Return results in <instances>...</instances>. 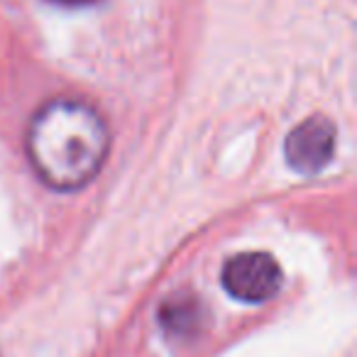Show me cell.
Masks as SVG:
<instances>
[{
  "label": "cell",
  "mask_w": 357,
  "mask_h": 357,
  "mask_svg": "<svg viewBox=\"0 0 357 357\" xmlns=\"http://www.w3.org/2000/svg\"><path fill=\"white\" fill-rule=\"evenodd\" d=\"M108 125L98 110L69 98L40 108L25 137L32 169L56 191H76L93 181L108 157Z\"/></svg>",
  "instance_id": "obj_1"
},
{
  "label": "cell",
  "mask_w": 357,
  "mask_h": 357,
  "mask_svg": "<svg viewBox=\"0 0 357 357\" xmlns=\"http://www.w3.org/2000/svg\"><path fill=\"white\" fill-rule=\"evenodd\" d=\"M159 323H162L169 335L186 337V335H191V333H196L201 326L199 298L186 296V294L167 298L164 306L159 308Z\"/></svg>",
  "instance_id": "obj_4"
},
{
  "label": "cell",
  "mask_w": 357,
  "mask_h": 357,
  "mask_svg": "<svg viewBox=\"0 0 357 357\" xmlns=\"http://www.w3.org/2000/svg\"><path fill=\"white\" fill-rule=\"evenodd\" d=\"M284 154L291 169L298 174H318L328 167L335 154V128L323 115L303 120L289 132Z\"/></svg>",
  "instance_id": "obj_3"
},
{
  "label": "cell",
  "mask_w": 357,
  "mask_h": 357,
  "mask_svg": "<svg viewBox=\"0 0 357 357\" xmlns=\"http://www.w3.org/2000/svg\"><path fill=\"white\" fill-rule=\"evenodd\" d=\"M50 3L66 6V8H81V6H91V3H96V0H50Z\"/></svg>",
  "instance_id": "obj_5"
},
{
  "label": "cell",
  "mask_w": 357,
  "mask_h": 357,
  "mask_svg": "<svg viewBox=\"0 0 357 357\" xmlns=\"http://www.w3.org/2000/svg\"><path fill=\"white\" fill-rule=\"evenodd\" d=\"M223 287L233 298L262 303L282 287V269L267 252H240L223 267Z\"/></svg>",
  "instance_id": "obj_2"
}]
</instances>
